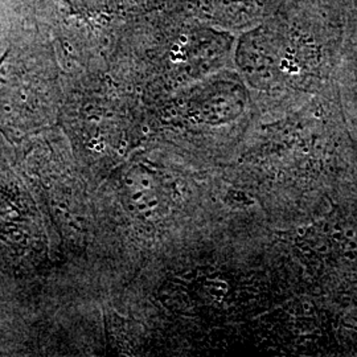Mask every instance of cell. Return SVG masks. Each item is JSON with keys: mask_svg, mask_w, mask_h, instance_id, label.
<instances>
[{"mask_svg": "<svg viewBox=\"0 0 357 357\" xmlns=\"http://www.w3.org/2000/svg\"><path fill=\"white\" fill-rule=\"evenodd\" d=\"M345 20L326 0H283L243 36L240 64L270 112L336 89Z\"/></svg>", "mask_w": 357, "mask_h": 357, "instance_id": "cell-1", "label": "cell"}, {"mask_svg": "<svg viewBox=\"0 0 357 357\" xmlns=\"http://www.w3.org/2000/svg\"><path fill=\"white\" fill-rule=\"evenodd\" d=\"M337 10L345 13V16L351 13H357V0H326Z\"/></svg>", "mask_w": 357, "mask_h": 357, "instance_id": "cell-3", "label": "cell"}, {"mask_svg": "<svg viewBox=\"0 0 357 357\" xmlns=\"http://www.w3.org/2000/svg\"><path fill=\"white\" fill-rule=\"evenodd\" d=\"M336 90L344 110H352L357 105V13L348 15L345 20Z\"/></svg>", "mask_w": 357, "mask_h": 357, "instance_id": "cell-2", "label": "cell"}]
</instances>
